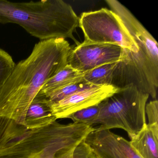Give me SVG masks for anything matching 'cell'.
I'll return each mask as SVG.
<instances>
[{"mask_svg": "<svg viewBox=\"0 0 158 158\" xmlns=\"http://www.w3.org/2000/svg\"><path fill=\"white\" fill-rule=\"evenodd\" d=\"M73 49L63 38L40 40L16 64L0 89V135L27 130L26 115L42 86L68 64Z\"/></svg>", "mask_w": 158, "mask_h": 158, "instance_id": "cell-1", "label": "cell"}, {"mask_svg": "<svg viewBox=\"0 0 158 158\" xmlns=\"http://www.w3.org/2000/svg\"><path fill=\"white\" fill-rule=\"evenodd\" d=\"M0 23L19 25L40 40L69 38L78 45L73 33L79 17L62 0L14 2L0 0Z\"/></svg>", "mask_w": 158, "mask_h": 158, "instance_id": "cell-2", "label": "cell"}, {"mask_svg": "<svg viewBox=\"0 0 158 158\" xmlns=\"http://www.w3.org/2000/svg\"><path fill=\"white\" fill-rule=\"evenodd\" d=\"M126 27L137 44L138 53L124 49L121 61L113 73V85L122 88L133 85L157 99L158 44L151 34L133 15L123 19Z\"/></svg>", "mask_w": 158, "mask_h": 158, "instance_id": "cell-3", "label": "cell"}, {"mask_svg": "<svg viewBox=\"0 0 158 158\" xmlns=\"http://www.w3.org/2000/svg\"><path fill=\"white\" fill-rule=\"evenodd\" d=\"M94 129L80 123L63 124L56 121L29 130L17 143L0 150V158H54L61 151L79 145Z\"/></svg>", "mask_w": 158, "mask_h": 158, "instance_id": "cell-4", "label": "cell"}, {"mask_svg": "<svg viewBox=\"0 0 158 158\" xmlns=\"http://www.w3.org/2000/svg\"><path fill=\"white\" fill-rule=\"evenodd\" d=\"M149 96L133 85L119 90L98 104L97 129H123L130 137L138 133L146 123L145 108Z\"/></svg>", "mask_w": 158, "mask_h": 158, "instance_id": "cell-5", "label": "cell"}, {"mask_svg": "<svg viewBox=\"0 0 158 158\" xmlns=\"http://www.w3.org/2000/svg\"><path fill=\"white\" fill-rule=\"evenodd\" d=\"M79 27L85 37L83 42L116 45L138 53L139 48L120 17L106 8L85 12L79 18Z\"/></svg>", "mask_w": 158, "mask_h": 158, "instance_id": "cell-6", "label": "cell"}, {"mask_svg": "<svg viewBox=\"0 0 158 158\" xmlns=\"http://www.w3.org/2000/svg\"><path fill=\"white\" fill-rule=\"evenodd\" d=\"M124 49L113 44L83 42L72 49L68 64L75 70L85 72L108 64L122 60Z\"/></svg>", "mask_w": 158, "mask_h": 158, "instance_id": "cell-7", "label": "cell"}, {"mask_svg": "<svg viewBox=\"0 0 158 158\" xmlns=\"http://www.w3.org/2000/svg\"><path fill=\"white\" fill-rule=\"evenodd\" d=\"M119 89L113 85H103L79 90L60 101L49 103L52 114L57 120L69 118L78 111L98 105Z\"/></svg>", "mask_w": 158, "mask_h": 158, "instance_id": "cell-8", "label": "cell"}, {"mask_svg": "<svg viewBox=\"0 0 158 158\" xmlns=\"http://www.w3.org/2000/svg\"><path fill=\"white\" fill-rule=\"evenodd\" d=\"M98 158H141L129 141L110 130L95 129L86 138Z\"/></svg>", "mask_w": 158, "mask_h": 158, "instance_id": "cell-9", "label": "cell"}, {"mask_svg": "<svg viewBox=\"0 0 158 158\" xmlns=\"http://www.w3.org/2000/svg\"><path fill=\"white\" fill-rule=\"evenodd\" d=\"M129 138L130 145L141 158H158V125L145 124Z\"/></svg>", "mask_w": 158, "mask_h": 158, "instance_id": "cell-10", "label": "cell"}, {"mask_svg": "<svg viewBox=\"0 0 158 158\" xmlns=\"http://www.w3.org/2000/svg\"><path fill=\"white\" fill-rule=\"evenodd\" d=\"M57 120L52 115L48 100L38 93L29 106L25 122L27 129H40L48 126Z\"/></svg>", "mask_w": 158, "mask_h": 158, "instance_id": "cell-11", "label": "cell"}, {"mask_svg": "<svg viewBox=\"0 0 158 158\" xmlns=\"http://www.w3.org/2000/svg\"><path fill=\"white\" fill-rule=\"evenodd\" d=\"M84 72H78L67 64L54 76L48 80L40 90L39 94L47 97L59 89L83 82Z\"/></svg>", "mask_w": 158, "mask_h": 158, "instance_id": "cell-12", "label": "cell"}, {"mask_svg": "<svg viewBox=\"0 0 158 158\" xmlns=\"http://www.w3.org/2000/svg\"><path fill=\"white\" fill-rule=\"evenodd\" d=\"M118 63L103 64L84 72L83 82L92 86L112 85L114 72Z\"/></svg>", "mask_w": 158, "mask_h": 158, "instance_id": "cell-13", "label": "cell"}, {"mask_svg": "<svg viewBox=\"0 0 158 158\" xmlns=\"http://www.w3.org/2000/svg\"><path fill=\"white\" fill-rule=\"evenodd\" d=\"M93 86H95L91 85L84 82H80L59 89L51 93L46 98L48 100L50 103H54L60 101L79 90Z\"/></svg>", "mask_w": 158, "mask_h": 158, "instance_id": "cell-14", "label": "cell"}, {"mask_svg": "<svg viewBox=\"0 0 158 158\" xmlns=\"http://www.w3.org/2000/svg\"><path fill=\"white\" fill-rule=\"evenodd\" d=\"M98 105L89 107L78 111L69 117L74 123H80L87 125L95 124L99 114Z\"/></svg>", "mask_w": 158, "mask_h": 158, "instance_id": "cell-15", "label": "cell"}, {"mask_svg": "<svg viewBox=\"0 0 158 158\" xmlns=\"http://www.w3.org/2000/svg\"><path fill=\"white\" fill-rule=\"evenodd\" d=\"M15 66L12 57L8 52L0 49V89L10 76Z\"/></svg>", "mask_w": 158, "mask_h": 158, "instance_id": "cell-16", "label": "cell"}, {"mask_svg": "<svg viewBox=\"0 0 158 158\" xmlns=\"http://www.w3.org/2000/svg\"><path fill=\"white\" fill-rule=\"evenodd\" d=\"M54 158H96L89 149L83 145L64 150L59 152Z\"/></svg>", "mask_w": 158, "mask_h": 158, "instance_id": "cell-17", "label": "cell"}, {"mask_svg": "<svg viewBox=\"0 0 158 158\" xmlns=\"http://www.w3.org/2000/svg\"><path fill=\"white\" fill-rule=\"evenodd\" d=\"M145 112L149 125H158V101L152 100L146 104Z\"/></svg>", "mask_w": 158, "mask_h": 158, "instance_id": "cell-18", "label": "cell"}]
</instances>
